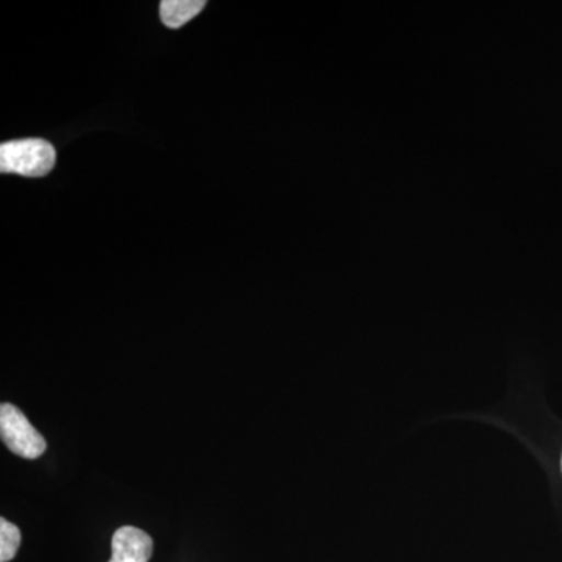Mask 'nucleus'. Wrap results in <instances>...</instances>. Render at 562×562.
Returning a JSON list of instances; mask_svg holds the SVG:
<instances>
[{"label":"nucleus","mask_w":562,"mask_h":562,"mask_svg":"<svg viewBox=\"0 0 562 562\" xmlns=\"http://www.w3.org/2000/svg\"><path fill=\"white\" fill-rule=\"evenodd\" d=\"M561 472H562V454H561Z\"/></svg>","instance_id":"obj_6"},{"label":"nucleus","mask_w":562,"mask_h":562,"mask_svg":"<svg viewBox=\"0 0 562 562\" xmlns=\"http://www.w3.org/2000/svg\"><path fill=\"white\" fill-rule=\"evenodd\" d=\"M57 154L44 139H20L0 146V171L24 177H44L54 169Z\"/></svg>","instance_id":"obj_1"},{"label":"nucleus","mask_w":562,"mask_h":562,"mask_svg":"<svg viewBox=\"0 0 562 562\" xmlns=\"http://www.w3.org/2000/svg\"><path fill=\"white\" fill-rule=\"evenodd\" d=\"M205 5L203 0H165L160 5L161 21L166 27L180 29L194 20Z\"/></svg>","instance_id":"obj_4"},{"label":"nucleus","mask_w":562,"mask_h":562,"mask_svg":"<svg viewBox=\"0 0 562 562\" xmlns=\"http://www.w3.org/2000/svg\"><path fill=\"white\" fill-rule=\"evenodd\" d=\"M21 546V531L16 525L0 519V562H9L16 557Z\"/></svg>","instance_id":"obj_5"},{"label":"nucleus","mask_w":562,"mask_h":562,"mask_svg":"<svg viewBox=\"0 0 562 562\" xmlns=\"http://www.w3.org/2000/svg\"><path fill=\"white\" fill-rule=\"evenodd\" d=\"M154 541L136 527H122L111 541L110 562H149Z\"/></svg>","instance_id":"obj_3"},{"label":"nucleus","mask_w":562,"mask_h":562,"mask_svg":"<svg viewBox=\"0 0 562 562\" xmlns=\"http://www.w3.org/2000/svg\"><path fill=\"white\" fill-rule=\"evenodd\" d=\"M0 436L11 452L25 460H36L46 452L47 443L16 406L2 403L0 406Z\"/></svg>","instance_id":"obj_2"}]
</instances>
